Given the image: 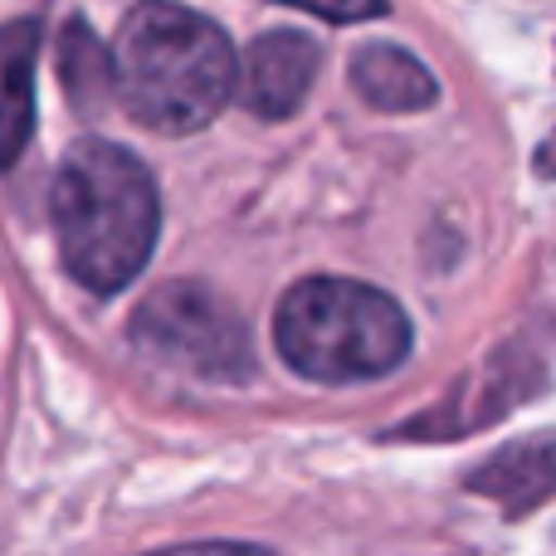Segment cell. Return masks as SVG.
I'll list each match as a JSON object with an SVG mask.
<instances>
[{"label":"cell","instance_id":"obj_1","mask_svg":"<svg viewBox=\"0 0 556 556\" xmlns=\"http://www.w3.org/2000/svg\"><path fill=\"white\" fill-rule=\"evenodd\" d=\"M113 93L132 123L191 137L225 113L240 84L230 35L176 0H137L113 39Z\"/></svg>","mask_w":556,"mask_h":556},{"label":"cell","instance_id":"obj_2","mask_svg":"<svg viewBox=\"0 0 556 556\" xmlns=\"http://www.w3.org/2000/svg\"><path fill=\"white\" fill-rule=\"evenodd\" d=\"M54 240L74 283L113 298L147 269L162 235V195L156 181L127 147L84 137L59 162L54 191Z\"/></svg>","mask_w":556,"mask_h":556},{"label":"cell","instance_id":"obj_3","mask_svg":"<svg viewBox=\"0 0 556 556\" xmlns=\"http://www.w3.org/2000/svg\"><path fill=\"white\" fill-rule=\"evenodd\" d=\"M274 346L303 381L362 386L410 356L415 332L391 293L356 278H303L274 307Z\"/></svg>","mask_w":556,"mask_h":556},{"label":"cell","instance_id":"obj_4","mask_svg":"<svg viewBox=\"0 0 556 556\" xmlns=\"http://www.w3.org/2000/svg\"><path fill=\"white\" fill-rule=\"evenodd\" d=\"M132 346L201 381H244L254 371L240 313L205 283H162L132 313Z\"/></svg>","mask_w":556,"mask_h":556},{"label":"cell","instance_id":"obj_5","mask_svg":"<svg viewBox=\"0 0 556 556\" xmlns=\"http://www.w3.org/2000/svg\"><path fill=\"white\" fill-rule=\"evenodd\" d=\"M317 68H323V49L317 39H307L303 29H269L250 45L240 64V98L254 117L264 123H283L303 108V98L313 93Z\"/></svg>","mask_w":556,"mask_h":556},{"label":"cell","instance_id":"obj_6","mask_svg":"<svg viewBox=\"0 0 556 556\" xmlns=\"http://www.w3.org/2000/svg\"><path fill=\"white\" fill-rule=\"evenodd\" d=\"M346 78H352L356 98L376 113H425L440 98V84H434L430 68L410 49L386 45V39L356 49L352 64H346Z\"/></svg>","mask_w":556,"mask_h":556},{"label":"cell","instance_id":"obj_7","mask_svg":"<svg viewBox=\"0 0 556 556\" xmlns=\"http://www.w3.org/2000/svg\"><path fill=\"white\" fill-rule=\"evenodd\" d=\"M35 64H39V20L0 25V172L20 162L35 132Z\"/></svg>","mask_w":556,"mask_h":556},{"label":"cell","instance_id":"obj_8","mask_svg":"<svg viewBox=\"0 0 556 556\" xmlns=\"http://www.w3.org/2000/svg\"><path fill=\"white\" fill-rule=\"evenodd\" d=\"M473 493H489V498H503L508 513H528L538 503L552 498L556 489V459L538 444H513L503 459H493L489 469L473 473Z\"/></svg>","mask_w":556,"mask_h":556},{"label":"cell","instance_id":"obj_9","mask_svg":"<svg viewBox=\"0 0 556 556\" xmlns=\"http://www.w3.org/2000/svg\"><path fill=\"white\" fill-rule=\"evenodd\" d=\"M59 74H64V88L78 108H93L103 88H113V59L98 49L93 29L84 20H74L59 39Z\"/></svg>","mask_w":556,"mask_h":556},{"label":"cell","instance_id":"obj_10","mask_svg":"<svg viewBox=\"0 0 556 556\" xmlns=\"http://www.w3.org/2000/svg\"><path fill=\"white\" fill-rule=\"evenodd\" d=\"M278 5L307 10V15L332 20V25H362V20L386 15V0H278Z\"/></svg>","mask_w":556,"mask_h":556},{"label":"cell","instance_id":"obj_11","mask_svg":"<svg viewBox=\"0 0 556 556\" xmlns=\"http://www.w3.org/2000/svg\"><path fill=\"white\" fill-rule=\"evenodd\" d=\"M152 556H274V552L254 547V542H191V547H166Z\"/></svg>","mask_w":556,"mask_h":556},{"label":"cell","instance_id":"obj_12","mask_svg":"<svg viewBox=\"0 0 556 556\" xmlns=\"http://www.w3.org/2000/svg\"><path fill=\"white\" fill-rule=\"evenodd\" d=\"M538 172H542V176H552V181H556V127H552L547 142L538 147Z\"/></svg>","mask_w":556,"mask_h":556}]
</instances>
